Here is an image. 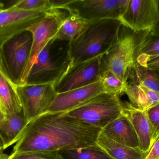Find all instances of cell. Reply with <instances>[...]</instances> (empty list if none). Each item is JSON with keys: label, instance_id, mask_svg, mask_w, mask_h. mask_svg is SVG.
I'll list each match as a JSON object with an SVG mask.
<instances>
[{"label": "cell", "instance_id": "23", "mask_svg": "<svg viewBox=\"0 0 159 159\" xmlns=\"http://www.w3.org/2000/svg\"><path fill=\"white\" fill-rule=\"evenodd\" d=\"M105 92L120 96L125 93L128 83H124L109 71L106 72L102 79Z\"/></svg>", "mask_w": 159, "mask_h": 159}, {"label": "cell", "instance_id": "19", "mask_svg": "<svg viewBox=\"0 0 159 159\" xmlns=\"http://www.w3.org/2000/svg\"><path fill=\"white\" fill-rule=\"evenodd\" d=\"M125 93L130 103L143 111H147L159 103V92L144 86L128 83Z\"/></svg>", "mask_w": 159, "mask_h": 159}, {"label": "cell", "instance_id": "35", "mask_svg": "<svg viewBox=\"0 0 159 159\" xmlns=\"http://www.w3.org/2000/svg\"><path fill=\"white\" fill-rule=\"evenodd\" d=\"M155 72H156L157 73V74L158 75V76L159 77V71H155Z\"/></svg>", "mask_w": 159, "mask_h": 159}, {"label": "cell", "instance_id": "7", "mask_svg": "<svg viewBox=\"0 0 159 159\" xmlns=\"http://www.w3.org/2000/svg\"><path fill=\"white\" fill-rule=\"evenodd\" d=\"M107 71L102 56L69 66L53 85L57 94L94 84L102 79Z\"/></svg>", "mask_w": 159, "mask_h": 159}, {"label": "cell", "instance_id": "29", "mask_svg": "<svg viewBox=\"0 0 159 159\" xmlns=\"http://www.w3.org/2000/svg\"><path fill=\"white\" fill-rule=\"evenodd\" d=\"M145 159H159V138L155 141Z\"/></svg>", "mask_w": 159, "mask_h": 159}, {"label": "cell", "instance_id": "4", "mask_svg": "<svg viewBox=\"0 0 159 159\" xmlns=\"http://www.w3.org/2000/svg\"><path fill=\"white\" fill-rule=\"evenodd\" d=\"M70 63V42L54 39L40 52L26 78V85H54Z\"/></svg>", "mask_w": 159, "mask_h": 159}, {"label": "cell", "instance_id": "8", "mask_svg": "<svg viewBox=\"0 0 159 159\" xmlns=\"http://www.w3.org/2000/svg\"><path fill=\"white\" fill-rule=\"evenodd\" d=\"M130 0H72L63 9L87 21L120 20Z\"/></svg>", "mask_w": 159, "mask_h": 159}, {"label": "cell", "instance_id": "32", "mask_svg": "<svg viewBox=\"0 0 159 159\" xmlns=\"http://www.w3.org/2000/svg\"><path fill=\"white\" fill-rule=\"evenodd\" d=\"M9 156L7 155L3 154V153L2 155H0V159H8Z\"/></svg>", "mask_w": 159, "mask_h": 159}, {"label": "cell", "instance_id": "33", "mask_svg": "<svg viewBox=\"0 0 159 159\" xmlns=\"http://www.w3.org/2000/svg\"><path fill=\"white\" fill-rule=\"evenodd\" d=\"M1 113L0 112V115H1ZM3 150V147L2 145V143H1V140H0V153H2V151Z\"/></svg>", "mask_w": 159, "mask_h": 159}, {"label": "cell", "instance_id": "18", "mask_svg": "<svg viewBox=\"0 0 159 159\" xmlns=\"http://www.w3.org/2000/svg\"><path fill=\"white\" fill-rule=\"evenodd\" d=\"M96 144L112 159H145L148 154L139 149L123 145L100 133Z\"/></svg>", "mask_w": 159, "mask_h": 159}, {"label": "cell", "instance_id": "31", "mask_svg": "<svg viewBox=\"0 0 159 159\" xmlns=\"http://www.w3.org/2000/svg\"><path fill=\"white\" fill-rule=\"evenodd\" d=\"M158 6L159 17L158 20L156 23L154 28L152 29L153 35L156 36H159V0H157Z\"/></svg>", "mask_w": 159, "mask_h": 159}, {"label": "cell", "instance_id": "1", "mask_svg": "<svg viewBox=\"0 0 159 159\" xmlns=\"http://www.w3.org/2000/svg\"><path fill=\"white\" fill-rule=\"evenodd\" d=\"M102 129L65 113H46L30 121L10 156L34 151L59 152L96 145Z\"/></svg>", "mask_w": 159, "mask_h": 159}, {"label": "cell", "instance_id": "25", "mask_svg": "<svg viewBox=\"0 0 159 159\" xmlns=\"http://www.w3.org/2000/svg\"><path fill=\"white\" fill-rule=\"evenodd\" d=\"M145 112L151 127L153 145L159 138V103Z\"/></svg>", "mask_w": 159, "mask_h": 159}, {"label": "cell", "instance_id": "11", "mask_svg": "<svg viewBox=\"0 0 159 159\" xmlns=\"http://www.w3.org/2000/svg\"><path fill=\"white\" fill-rule=\"evenodd\" d=\"M52 9L22 10L13 5L8 8L0 10V47L9 38L28 30L44 17Z\"/></svg>", "mask_w": 159, "mask_h": 159}, {"label": "cell", "instance_id": "17", "mask_svg": "<svg viewBox=\"0 0 159 159\" xmlns=\"http://www.w3.org/2000/svg\"><path fill=\"white\" fill-rule=\"evenodd\" d=\"M16 87L0 65V112L4 115H13L22 111Z\"/></svg>", "mask_w": 159, "mask_h": 159}, {"label": "cell", "instance_id": "20", "mask_svg": "<svg viewBox=\"0 0 159 159\" xmlns=\"http://www.w3.org/2000/svg\"><path fill=\"white\" fill-rule=\"evenodd\" d=\"M88 21L68 12L54 39L70 42L79 35Z\"/></svg>", "mask_w": 159, "mask_h": 159}, {"label": "cell", "instance_id": "12", "mask_svg": "<svg viewBox=\"0 0 159 159\" xmlns=\"http://www.w3.org/2000/svg\"><path fill=\"white\" fill-rule=\"evenodd\" d=\"M157 0H130L120 21L134 31L152 30L158 20Z\"/></svg>", "mask_w": 159, "mask_h": 159}, {"label": "cell", "instance_id": "10", "mask_svg": "<svg viewBox=\"0 0 159 159\" xmlns=\"http://www.w3.org/2000/svg\"><path fill=\"white\" fill-rule=\"evenodd\" d=\"M24 115L28 122L47 113L57 97L52 84L23 85L16 87Z\"/></svg>", "mask_w": 159, "mask_h": 159}, {"label": "cell", "instance_id": "34", "mask_svg": "<svg viewBox=\"0 0 159 159\" xmlns=\"http://www.w3.org/2000/svg\"><path fill=\"white\" fill-rule=\"evenodd\" d=\"M4 6V4L3 3L0 2V10L2 9L3 7Z\"/></svg>", "mask_w": 159, "mask_h": 159}, {"label": "cell", "instance_id": "21", "mask_svg": "<svg viewBox=\"0 0 159 159\" xmlns=\"http://www.w3.org/2000/svg\"><path fill=\"white\" fill-rule=\"evenodd\" d=\"M130 83L144 86L159 92V77L153 70L137 64L129 78Z\"/></svg>", "mask_w": 159, "mask_h": 159}, {"label": "cell", "instance_id": "3", "mask_svg": "<svg viewBox=\"0 0 159 159\" xmlns=\"http://www.w3.org/2000/svg\"><path fill=\"white\" fill-rule=\"evenodd\" d=\"M153 36L152 30L135 32L122 25L116 43L102 56L107 71L128 83L138 57Z\"/></svg>", "mask_w": 159, "mask_h": 159}, {"label": "cell", "instance_id": "27", "mask_svg": "<svg viewBox=\"0 0 159 159\" xmlns=\"http://www.w3.org/2000/svg\"><path fill=\"white\" fill-rule=\"evenodd\" d=\"M157 55H159V36L154 35L142 50L137 60V64L144 60Z\"/></svg>", "mask_w": 159, "mask_h": 159}, {"label": "cell", "instance_id": "13", "mask_svg": "<svg viewBox=\"0 0 159 159\" xmlns=\"http://www.w3.org/2000/svg\"><path fill=\"white\" fill-rule=\"evenodd\" d=\"M105 92L102 80L86 87L57 94L47 113H67Z\"/></svg>", "mask_w": 159, "mask_h": 159}, {"label": "cell", "instance_id": "26", "mask_svg": "<svg viewBox=\"0 0 159 159\" xmlns=\"http://www.w3.org/2000/svg\"><path fill=\"white\" fill-rule=\"evenodd\" d=\"M8 159H60L58 152L34 151L9 156Z\"/></svg>", "mask_w": 159, "mask_h": 159}, {"label": "cell", "instance_id": "22", "mask_svg": "<svg viewBox=\"0 0 159 159\" xmlns=\"http://www.w3.org/2000/svg\"><path fill=\"white\" fill-rule=\"evenodd\" d=\"M60 159H112L97 144L58 152Z\"/></svg>", "mask_w": 159, "mask_h": 159}, {"label": "cell", "instance_id": "30", "mask_svg": "<svg viewBox=\"0 0 159 159\" xmlns=\"http://www.w3.org/2000/svg\"><path fill=\"white\" fill-rule=\"evenodd\" d=\"M72 0H49L52 9H63Z\"/></svg>", "mask_w": 159, "mask_h": 159}, {"label": "cell", "instance_id": "28", "mask_svg": "<svg viewBox=\"0 0 159 159\" xmlns=\"http://www.w3.org/2000/svg\"><path fill=\"white\" fill-rule=\"evenodd\" d=\"M138 65L154 71H159V55L148 58L142 61Z\"/></svg>", "mask_w": 159, "mask_h": 159}, {"label": "cell", "instance_id": "24", "mask_svg": "<svg viewBox=\"0 0 159 159\" xmlns=\"http://www.w3.org/2000/svg\"><path fill=\"white\" fill-rule=\"evenodd\" d=\"M19 9L25 10H46L52 9L49 0H20L14 4Z\"/></svg>", "mask_w": 159, "mask_h": 159}, {"label": "cell", "instance_id": "14", "mask_svg": "<svg viewBox=\"0 0 159 159\" xmlns=\"http://www.w3.org/2000/svg\"><path fill=\"white\" fill-rule=\"evenodd\" d=\"M124 113L129 118L139 142V149L148 154L153 145L151 127L145 111L134 106L128 102H123Z\"/></svg>", "mask_w": 159, "mask_h": 159}, {"label": "cell", "instance_id": "9", "mask_svg": "<svg viewBox=\"0 0 159 159\" xmlns=\"http://www.w3.org/2000/svg\"><path fill=\"white\" fill-rule=\"evenodd\" d=\"M65 9H54L44 17L28 29L32 34L31 49L23 77V85L32 66L40 52L57 34L61 22L68 14Z\"/></svg>", "mask_w": 159, "mask_h": 159}, {"label": "cell", "instance_id": "36", "mask_svg": "<svg viewBox=\"0 0 159 159\" xmlns=\"http://www.w3.org/2000/svg\"><path fill=\"white\" fill-rule=\"evenodd\" d=\"M3 153L2 152V153H0V155H2V154Z\"/></svg>", "mask_w": 159, "mask_h": 159}, {"label": "cell", "instance_id": "6", "mask_svg": "<svg viewBox=\"0 0 159 159\" xmlns=\"http://www.w3.org/2000/svg\"><path fill=\"white\" fill-rule=\"evenodd\" d=\"M66 113L102 129L121 115L124 108L119 96L103 92Z\"/></svg>", "mask_w": 159, "mask_h": 159}, {"label": "cell", "instance_id": "16", "mask_svg": "<svg viewBox=\"0 0 159 159\" xmlns=\"http://www.w3.org/2000/svg\"><path fill=\"white\" fill-rule=\"evenodd\" d=\"M28 123L23 110L9 115H0V140L3 150L19 141Z\"/></svg>", "mask_w": 159, "mask_h": 159}, {"label": "cell", "instance_id": "5", "mask_svg": "<svg viewBox=\"0 0 159 159\" xmlns=\"http://www.w3.org/2000/svg\"><path fill=\"white\" fill-rule=\"evenodd\" d=\"M32 40L31 32L25 30L9 38L0 47V65L16 87L23 85Z\"/></svg>", "mask_w": 159, "mask_h": 159}, {"label": "cell", "instance_id": "2", "mask_svg": "<svg viewBox=\"0 0 159 159\" xmlns=\"http://www.w3.org/2000/svg\"><path fill=\"white\" fill-rule=\"evenodd\" d=\"M122 23L116 19L88 21L82 31L70 42V66L107 53L118 37Z\"/></svg>", "mask_w": 159, "mask_h": 159}, {"label": "cell", "instance_id": "15", "mask_svg": "<svg viewBox=\"0 0 159 159\" xmlns=\"http://www.w3.org/2000/svg\"><path fill=\"white\" fill-rule=\"evenodd\" d=\"M101 133L114 142L131 148L139 149L137 135L129 118L124 113L102 129Z\"/></svg>", "mask_w": 159, "mask_h": 159}]
</instances>
